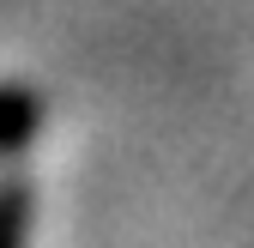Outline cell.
I'll list each match as a JSON object with an SVG mask.
<instances>
[{"label": "cell", "instance_id": "6da1fadb", "mask_svg": "<svg viewBox=\"0 0 254 248\" xmlns=\"http://www.w3.org/2000/svg\"><path fill=\"white\" fill-rule=\"evenodd\" d=\"M43 127V97L37 91H18V85H0V158H12L37 139Z\"/></svg>", "mask_w": 254, "mask_h": 248}, {"label": "cell", "instance_id": "7a4b0ae2", "mask_svg": "<svg viewBox=\"0 0 254 248\" xmlns=\"http://www.w3.org/2000/svg\"><path fill=\"white\" fill-rule=\"evenodd\" d=\"M30 242V188L0 182V248H24Z\"/></svg>", "mask_w": 254, "mask_h": 248}]
</instances>
